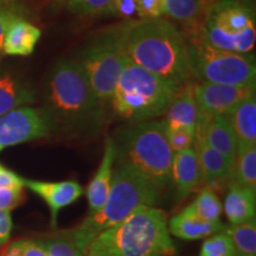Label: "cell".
<instances>
[{
	"label": "cell",
	"instance_id": "cell-26",
	"mask_svg": "<svg viewBox=\"0 0 256 256\" xmlns=\"http://www.w3.org/2000/svg\"><path fill=\"white\" fill-rule=\"evenodd\" d=\"M194 214L206 222H220L223 212V206L220 197L210 188H204L200 192L196 200L191 203Z\"/></svg>",
	"mask_w": 256,
	"mask_h": 256
},
{
	"label": "cell",
	"instance_id": "cell-19",
	"mask_svg": "<svg viewBox=\"0 0 256 256\" xmlns=\"http://www.w3.org/2000/svg\"><path fill=\"white\" fill-rule=\"evenodd\" d=\"M165 124L168 127H184L196 132L198 106L194 98V86H182L177 95L165 112Z\"/></svg>",
	"mask_w": 256,
	"mask_h": 256
},
{
	"label": "cell",
	"instance_id": "cell-6",
	"mask_svg": "<svg viewBox=\"0 0 256 256\" xmlns=\"http://www.w3.org/2000/svg\"><path fill=\"white\" fill-rule=\"evenodd\" d=\"M113 142L114 164L130 166L162 190L170 184L174 153L168 145L165 121L134 124L120 130Z\"/></svg>",
	"mask_w": 256,
	"mask_h": 256
},
{
	"label": "cell",
	"instance_id": "cell-18",
	"mask_svg": "<svg viewBox=\"0 0 256 256\" xmlns=\"http://www.w3.org/2000/svg\"><path fill=\"white\" fill-rule=\"evenodd\" d=\"M194 146H196L194 151L200 168V180L212 183V182L228 180L232 178L234 164L208 145L203 138L196 134H194Z\"/></svg>",
	"mask_w": 256,
	"mask_h": 256
},
{
	"label": "cell",
	"instance_id": "cell-2",
	"mask_svg": "<svg viewBox=\"0 0 256 256\" xmlns=\"http://www.w3.org/2000/svg\"><path fill=\"white\" fill-rule=\"evenodd\" d=\"M120 28L124 52L136 66L182 86L191 78L188 44L171 22L142 19Z\"/></svg>",
	"mask_w": 256,
	"mask_h": 256
},
{
	"label": "cell",
	"instance_id": "cell-15",
	"mask_svg": "<svg viewBox=\"0 0 256 256\" xmlns=\"http://www.w3.org/2000/svg\"><path fill=\"white\" fill-rule=\"evenodd\" d=\"M115 162V145L112 138L106 139L104 152L102 156L101 164L92 182L87 188L88 200V215H92L104 206L107 200L113 178V168Z\"/></svg>",
	"mask_w": 256,
	"mask_h": 256
},
{
	"label": "cell",
	"instance_id": "cell-14",
	"mask_svg": "<svg viewBox=\"0 0 256 256\" xmlns=\"http://www.w3.org/2000/svg\"><path fill=\"white\" fill-rule=\"evenodd\" d=\"M224 228L226 226L220 220V222L202 220L194 214L191 204L168 220L170 235H174L182 240H186V241L206 238L214 234L223 232Z\"/></svg>",
	"mask_w": 256,
	"mask_h": 256
},
{
	"label": "cell",
	"instance_id": "cell-23",
	"mask_svg": "<svg viewBox=\"0 0 256 256\" xmlns=\"http://www.w3.org/2000/svg\"><path fill=\"white\" fill-rule=\"evenodd\" d=\"M226 235L232 240L235 255L256 256V220L241 224H232L224 228Z\"/></svg>",
	"mask_w": 256,
	"mask_h": 256
},
{
	"label": "cell",
	"instance_id": "cell-29",
	"mask_svg": "<svg viewBox=\"0 0 256 256\" xmlns=\"http://www.w3.org/2000/svg\"><path fill=\"white\" fill-rule=\"evenodd\" d=\"M234 248L232 240L226 232H220L206 238L200 248V256H234Z\"/></svg>",
	"mask_w": 256,
	"mask_h": 256
},
{
	"label": "cell",
	"instance_id": "cell-17",
	"mask_svg": "<svg viewBox=\"0 0 256 256\" xmlns=\"http://www.w3.org/2000/svg\"><path fill=\"white\" fill-rule=\"evenodd\" d=\"M200 180L197 156L194 147L174 154L171 166V182L176 188V197L184 200Z\"/></svg>",
	"mask_w": 256,
	"mask_h": 256
},
{
	"label": "cell",
	"instance_id": "cell-21",
	"mask_svg": "<svg viewBox=\"0 0 256 256\" xmlns=\"http://www.w3.org/2000/svg\"><path fill=\"white\" fill-rule=\"evenodd\" d=\"M42 36V31L24 19H18L6 31L2 51L11 56H28Z\"/></svg>",
	"mask_w": 256,
	"mask_h": 256
},
{
	"label": "cell",
	"instance_id": "cell-35",
	"mask_svg": "<svg viewBox=\"0 0 256 256\" xmlns=\"http://www.w3.org/2000/svg\"><path fill=\"white\" fill-rule=\"evenodd\" d=\"M12 226L11 211L0 210V246H5L11 238Z\"/></svg>",
	"mask_w": 256,
	"mask_h": 256
},
{
	"label": "cell",
	"instance_id": "cell-36",
	"mask_svg": "<svg viewBox=\"0 0 256 256\" xmlns=\"http://www.w3.org/2000/svg\"><path fill=\"white\" fill-rule=\"evenodd\" d=\"M24 188V179L10 170L0 168V188Z\"/></svg>",
	"mask_w": 256,
	"mask_h": 256
},
{
	"label": "cell",
	"instance_id": "cell-39",
	"mask_svg": "<svg viewBox=\"0 0 256 256\" xmlns=\"http://www.w3.org/2000/svg\"><path fill=\"white\" fill-rule=\"evenodd\" d=\"M156 256H176V255H156Z\"/></svg>",
	"mask_w": 256,
	"mask_h": 256
},
{
	"label": "cell",
	"instance_id": "cell-32",
	"mask_svg": "<svg viewBox=\"0 0 256 256\" xmlns=\"http://www.w3.org/2000/svg\"><path fill=\"white\" fill-rule=\"evenodd\" d=\"M196 132L184 127H168L166 126V136L172 152L177 153L192 147L194 142Z\"/></svg>",
	"mask_w": 256,
	"mask_h": 256
},
{
	"label": "cell",
	"instance_id": "cell-12",
	"mask_svg": "<svg viewBox=\"0 0 256 256\" xmlns=\"http://www.w3.org/2000/svg\"><path fill=\"white\" fill-rule=\"evenodd\" d=\"M196 136L226 156L232 164L238 154V142L232 124L224 115H206L198 112Z\"/></svg>",
	"mask_w": 256,
	"mask_h": 256
},
{
	"label": "cell",
	"instance_id": "cell-8",
	"mask_svg": "<svg viewBox=\"0 0 256 256\" xmlns=\"http://www.w3.org/2000/svg\"><path fill=\"white\" fill-rule=\"evenodd\" d=\"M191 78L218 84L255 86L256 64L250 54H240L211 46L202 38L188 44Z\"/></svg>",
	"mask_w": 256,
	"mask_h": 256
},
{
	"label": "cell",
	"instance_id": "cell-40",
	"mask_svg": "<svg viewBox=\"0 0 256 256\" xmlns=\"http://www.w3.org/2000/svg\"><path fill=\"white\" fill-rule=\"evenodd\" d=\"M2 146H0V151H2Z\"/></svg>",
	"mask_w": 256,
	"mask_h": 256
},
{
	"label": "cell",
	"instance_id": "cell-43",
	"mask_svg": "<svg viewBox=\"0 0 256 256\" xmlns=\"http://www.w3.org/2000/svg\"><path fill=\"white\" fill-rule=\"evenodd\" d=\"M0 57H2V56H0Z\"/></svg>",
	"mask_w": 256,
	"mask_h": 256
},
{
	"label": "cell",
	"instance_id": "cell-16",
	"mask_svg": "<svg viewBox=\"0 0 256 256\" xmlns=\"http://www.w3.org/2000/svg\"><path fill=\"white\" fill-rule=\"evenodd\" d=\"M232 124L238 142V153L256 146V98H246L224 114ZM238 156V154H236Z\"/></svg>",
	"mask_w": 256,
	"mask_h": 256
},
{
	"label": "cell",
	"instance_id": "cell-31",
	"mask_svg": "<svg viewBox=\"0 0 256 256\" xmlns=\"http://www.w3.org/2000/svg\"><path fill=\"white\" fill-rule=\"evenodd\" d=\"M0 256H46L34 240H19L2 247Z\"/></svg>",
	"mask_w": 256,
	"mask_h": 256
},
{
	"label": "cell",
	"instance_id": "cell-3",
	"mask_svg": "<svg viewBox=\"0 0 256 256\" xmlns=\"http://www.w3.org/2000/svg\"><path fill=\"white\" fill-rule=\"evenodd\" d=\"M176 255L168 217L156 206H139L89 242L84 256Z\"/></svg>",
	"mask_w": 256,
	"mask_h": 256
},
{
	"label": "cell",
	"instance_id": "cell-7",
	"mask_svg": "<svg viewBox=\"0 0 256 256\" xmlns=\"http://www.w3.org/2000/svg\"><path fill=\"white\" fill-rule=\"evenodd\" d=\"M200 38L218 49L250 52L256 40L255 10L252 0H218L209 5Z\"/></svg>",
	"mask_w": 256,
	"mask_h": 256
},
{
	"label": "cell",
	"instance_id": "cell-41",
	"mask_svg": "<svg viewBox=\"0 0 256 256\" xmlns=\"http://www.w3.org/2000/svg\"><path fill=\"white\" fill-rule=\"evenodd\" d=\"M0 168H2V165H0Z\"/></svg>",
	"mask_w": 256,
	"mask_h": 256
},
{
	"label": "cell",
	"instance_id": "cell-34",
	"mask_svg": "<svg viewBox=\"0 0 256 256\" xmlns=\"http://www.w3.org/2000/svg\"><path fill=\"white\" fill-rule=\"evenodd\" d=\"M24 200L23 188H0V210H10L18 206Z\"/></svg>",
	"mask_w": 256,
	"mask_h": 256
},
{
	"label": "cell",
	"instance_id": "cell-4",
	"mask_svg": "<svg viewBox=\"0 0 256 256\" xmlns=\"http://www.w3.org/2000/svg\"><path fill=\"white\" fill-rule=\"evenodd\" d=\"M162 191L130 166L114 164L110 194L104 206L76 228L66 232L84 254L89 242L101 232L124 220L139 206H154Z\"/></svg>",
	"mask_w": 256,
	"mask_h": 256
},
{
	"label": "cell",
	"instance_id": "cell-25",
	"mask_svg": "<svg viewBox=\"0 0 256 256\" xmlns=\"http://www.w3.org/2000/svg\"><path fill=\"white\" fill-rule=\"evenodd\" d=\"M34 241L43 248L46 256H84L81 249L69 238L66 230L46 234Z\"/></svg>",
	"mask_w": 256,
	"mask_h": 256
},
{
	"label": "cell",
	"instance_id": "cell-37",
	"mask_svg": "<svg viewBox=\"0 0 256 256\" xmlns=\"http://www.w3.org/2000/svg\"><path fill=\"white\" fill-rule=\"evenodd\" d=\"M114 14H120L124 18L138 16L136 0H114Z\"/></svg>",
	"mask_w": 256,
	"mask_h": 256
},
{
	"label": "cell",
	"instance_id": "cell-42",
	"mask_svg": "<svg viewBox=\"0 0 256 256\" xmlns=\"http://www.w3.org/2000/svg\"><path fill=\"white\" fill-rule=\"evenodd\" d=\"M234 256H238V255H234Z\"/></svg>",
	"mask_w": 256,
	"mask_h": 256
},
{
	"label": "cell",
	"instance_id": "cell-27",
	"mask_svg": "<svg viewBox=\"0 0 256 256\" xmlns=\"http://www.w3.org/2000/svg\"><path fill=\"white\" fill-rule=\"evenodd\" d=\"M72 14L102 16L114 14V0H60Z\"/></svg>",
	"mask_w": 256,
	"mask_h": 256
},
{
	"label": "cell",
	"instance_id": "cell-28",
	"mask_svg": "<svg viewBox=\"0 0 256 256\" xmlns=\"http://www.w3.org/2000/svg\"><path fill=\"white\" fill-rule=\"evenodd\" d=\"M202 0H164V14L179 22H188L196 17Z\"/></svg>",
	"mask_w": 256,
	"mask_h": 256
},
{
	"label": "cell",
	"instance_id": "cell-30",
	"mask_svg": "<svg viewBox=\"0 0 256 256\" xmlns=\"http://www.w3.org/2000/svg\"><path fill=\"white\" fill-rule=\"evenodd\" d=\"M24 11V6L17 0H0V50L8 26L18 19H23Z\"/></svg>",
	"mask_w": 256,
	"mask_h": 256
},
{
	"label": "cell",
	"instance_id": "cell-13",
	"mask_svg": "<svg viewBox=\"0 0 256 256\" xmlns=\"http://www.w3.org/2000/svg\"><path fill=\"white\" fill-rule=\"evenodd\" d=\"M24 186L37 194L48 204L50 209L51 228L52 229H56L57 216H58L60 209L75 203L84 192L81 184H78L76 180L49 183V182L24 179Z\"/></svg>",
	"mask_w": 256,
	"mask_h": 256
},
{
	"label": "cell",
	"instance_id": "cell-5",
	"mask_svg": "<svg viewBox=\"0 0 256 256\" xmlns=\"http://www.w3.org/2000/svg\"><path fill=\"white\" fill-rule=\"evenodd\" d=\"M180 87L127 58L110 98L112 108L133 124L148 121L165 113Z\"/></svg>",
	"mask_w": 256,
	"mask_h": 256
},
{
	"label": "cell",
	"instance_id": "cell-9",
	"mask_svg": "<svg viewBox=\"0 0 256 256\" xmlns=\"http://www.w3.org/2000/svg\"><path fill=\"white\" fill-rule=\"evenodd\" d=\"M127 58L120 26L102 32L80 54L78 62L101 104L110 102Z\"/></svg>",
	"mask_w": 256,
	"mask_h": 256
},
{
	"label": "cell",
	"instance_id": "cell-33",
	"mask_svg": "<svg viewBox=\"0 0 256 256\" xmlns=\"http://www.w3.org/2000/svg\"><path fill=\"white\" fill-rule=\"evenodd\" d=\"M136 14L142 19H156L164 16V0H136Z\"/></svg>",
	"mask_w": 256,
	"mask_h": 256
},
{
	"label": "cell",
	"instance_id": "cell-10",
	"mask_svg": "<svg viewBox=\"0 0 256 256\" xmlns=\"http://www.w3.org/2000/svg\"><path fill=\"white\" fill-rule=\"evenodd\" d=\"M52 132L46 112L19 107L0 116V146L2 148L49 136Z\"/></svg>",
	"mask_w": 256,
	"mask_h": 256
},
{
	"label": "cell",
	"instance_id": "cell-24",
	"mask_svg": "<svg viewBox=\"0 0 256 256\" xmlns=\"http://www.w3.org/2000/svg\"><path fill=\"white\" fill-rule=\"evenodd\" d=\"M232 178L236 184L256 192V146L238 153L234 162Z\"/></svg>",
	"mask_w": 256,
	"mask_h": 256
},
{
	"label": "cell",
	"instance_id": "cell-38",
	"mask_svg": "<svg viewBox=\"0 0 256 256\" xmlns=\"http://www.w3.org/2000/svg\"><path fill=\"white\" fill-rule=\"evenodd\" d=\"M218 2V0H202V5H204V4L211 5V4H214V2Z\"/></svg>",
	"mask_w": 256,
	"mask_h": 256
},
{
	"label": "cell",
	"instance_id": "cell-1",
	"mask_svg": "<svg viewBox=\"0 0 256 256\" xmlns=\"http://www.w3.org/2000/svg\"><path fill=\"white\" fill-rule=\"evenodd\" d=\"M48 112L52 127L72 136H94L106 122L104 104L96 98L78 60L56 64L48 82Z\"/></svg>",
	"mask_w": 256,
	"mask_h": 256
},
{
	"label": "cell",
	"instance_id": "cell-20",
	"mask_svg": "<svg viewBox=\"0 0 256 256\" xmlns=\"http://www.w3.org/2000/svg\"><path fill=\"white\" fill-rule=\"evenodd\" d=\"M223 210L230 224H241L254 220L256 192L232 182L229 185Z\"/></svg>",
	"mask_w": 256,
	"mask_h": 256
},
{
	"label": "cell",
	"instance_id": "cell-22",
	"mask_svg": "<svg viewBox=\"0 0 256 256\" xmlns=\"http://www.w3.org/2000/svg\"><path fill=\"white\" fill-rule=\"evenodd\" d=\"M34 102V94L14 76L0 75V116Z\"/></svg>",
	"mask_w": 256,
	"mask_h": 256
},
{
	"label": "cell",
	"instance_id": "cell-11",
	"mask_svg": "<svg viewBox=\"0 0 256 256\" xmlns=\"http://www.w3.org/2000/svg\"><path fill=\"white\" fill-rule=\"evenodd\" d=\"M194 86L198 112L206 115H224L236 104L255 95V86L218 84L200 82Z\"/></svg>",
	"mask_w": 256,
	"mask_h": 256
}]
</instances>
